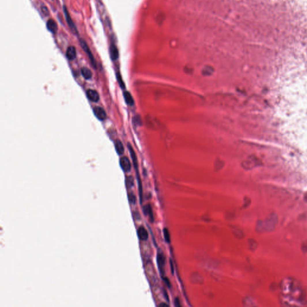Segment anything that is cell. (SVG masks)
<instances>
[{"mask_svg": "<svg viewBox=\"0 0 307 307\" xmlns=\"http://www.w3.org/2000/svg\"><path fill=\"white\" fill-rule=\"evenodd\" d=\"M79 42H80V44L81 47L82 48V49H83V50H84V52H85V53L87 54L89 60H90L91 61V63L92 64V65H93V67H94V68H96V62L95 61L94 59V58L93 55V54L91 51L90 50V49H89V48L88 47L87 43H86V42L84 40V39H80L79 40Z\"/></svg>", "mask_w": 307, "mask_h": 307, "instance_id": "obj_1", "label": "cell"}, {"mask_svg": "<svg viewBox=\"0 0 307 307\" xmlns=\"http://www.w3.org/2000/svg\"><path fill=\"white\" fill-rule=\"evenodd\" d=\"M63 9H64V15H65V19H66V21L67 22V24H68L69 28H70L71 31H72V33L75 34V35H78V29L76 28V25H74L73 21L72 20L71 18V16L70 15V14L69 13V11L68 10H67V9L66 8L65 6H64L63 7Z\"/></svg>", "mask_w": 307, "mask_h": 307, "instance_id": "obj_2", "label": "cell"}, {"mask_svg": "<svg viewBox=\"0 0 307 307\" xmlns=\"http://www.w3.org/2000/svg\"><path fill=\"white\" fill-rule=\"evenodd\" d=\"M94 114L95 116L98 118L100 121H103L106 118V113L102 108L100 107H95L93 109Z\"/></svg>", "mask_w": 307, "mask_h": 307, "instance_id": "obj_3", "label": "cell"}, {"mask_svg": "<svg viewBox=\"0 0 307 307\" xmlns=\"http://www.w3.org/2000/svg\"><path fill=\"white\" fill-rule=\"evenodd\" d=\"M120 166L122 169L125 172H129L131 170V165L130 160L127 157H123L120 159Z\"/></svg>", "mask_w": 307, "mask_h": 307, "instance_id": "obj_4", "label": "cell"}, {"mask_svg": "<svg viewBox=\"0 0 307 307\" xmlns=\"http://www.w3.org/2000/svg\"><path fill=\"white\" fill-rule=\"evenodd\" d=\"M86 95L88 99L93 102H97L100 99V96L97 91L93 89H88L86 91Z\"/></svg>", "mask_w": 307, "mask_h": 307, "instance_id": "obj_5", "label": "cell"}, {"mask_svg": "<svg viewBox=\"0 0 307 307\" xmlns=\"http://www.w3.org/2000/svg\"><path fill=\"white\" fill-rule=\"evenodd\" d=\"M157 263H158V266L160 272L161 274H163L164 267V264H165V257H164L163 254L161 253H158V254H157Z\"/></svg>", "mask_w": 307, "mask_h": 307, "instance_id": "obj_6", "label": "cell"}, {"mask_svg": "<svg viewBox=\"0 0 307 307\" xmlns=\"http://www.w3.org/2000/svg\"><path fill=\"white\" fill-rule=\"evenodd\" d=\"M46 27L48 30L53 34H55L58 30V25L56 22L53 19H49L46 23Z\"/></svg>", "mask_w": 307, "mask_h": 307, "instance_id": "obj_7", "label": "cell"}, {"mask_svg": "<svg viewBox=\"0 0 307 307\" xmlns=\"http://www.w3.org/2000/svg\"><path fill=\"white\" fill-rule=\"evenodd\" d=\"M66 56L69 60L72 61L76 58V50L73 46H69L66 51Z\"/></svg>", "mask_w": 307, "mask_h": 307, "instance_id": "obj_8", "label": "cell"}, {"mask_svg": "<svg viewBox=\"0 0 307 307\" xmlns=\"http://www.w3.org/2000/svg\"><path fill=\"white\" fill-rule=\"evenodd\" d=\"M138 235L139 238L142 241H146L148 238V231L143 226H140L138 229Z\"/></svg>", "mask_w": 307, "mask_h": 307, "instance_id": "obj_9", "label": "cell"}, {"mask_svg": "<svg viewBox=\"0 0 307 307\" xmlns=\"http://www.w3.org/2000/svg\"><path fill=\"white\" fill-rule=\"evenodd\" d=\"M143 211H144V214L146 216H149V219L151 220V221H153L154 216H153V212H152V209L151 206L149 204H148L144 206L143 208Z\"/></svg>", "mask_w": 307, "mask_h": 307, "instance_id": "obj_10", "label": "cell"}, {"mask_svg": "<svg viewBox=\"0 0 307 307\" xmlns=\"http://www.w3.org/2000/svg\"><path fill=\"white\" fill-rule=\"evenodd\" d=\"M110 56L111 59L113 61L116 60V59H117L119 56L118 50L117 48L116 47V46L113 44H111V46L110 47Z\"/></svg>", "mask_w": 307, "mask_h": 307, "instance_id": "obj_11", "label": "cell"}, {"mask_svg": "<svg viewBox=\"0 0 307 307\" xmlns=\"http://www.w3.org/2000/svg\"><path fill=\"white\" fill-rule=\"evenodd\" d=\"M81 73H82V75L83 76V77L86 80L90 79L93 76V74H92L91 71L89 69L86 68V67H83V68H82Z\"/></svg>", "mask_w": 307, "mask_h": 307, "instance_id": "obj_12", "label": "cell"}, {"mask_svg": "<svg viewBox=\"0 0 307 307\" xmlns=\"http://www.w3.org/2000/svg\"><path fill=\"white\" fill-rule=\"evenodd\" d=\"M115 149H116L117 153L119 155L123 154L124 152V147L122 142L120 140H117L115 143Z\"/></svg>", "mask_w": 307, "mask_h": 307, "instance_id": "obj_13", "label": "cell"}, {"mask_svg": "<svg viewBox=\"0 0 307 307\" xmlns=\"http://www.w3.org/2000/svg\"><path fill=\"white\" fill-rule=\"evenodd\" d=\"M124 97L126 103L129 106H133L134 104V100L131 94L128 91H125L124 93Z\"/></svg>", "mask_w": 307, "mask_h": 307, "instance_id": "obj_14", "label": "cell"}, {"mask_svg": "<svg viewBox=\"0 0 307 307\" xmlns=\"http://www.w3.org/2000/svg\"><path fill=\"white\" fill-rule=\"evenodd\" d=\"M212 72H213V69L209 66L205 67V68L203 69V70H202V73H203L204 76L211 75V74L212 73Z\"/></svg>", "mask_w": 307, "mask_h": 307, "instance_id": "obj_15", "label": "cell"}, {"mask_svg": "<svg viewBox=\"0 0 307 307\" xmlns=\"http://www.w3.org/2000/svg\"><path fill=\"white\" fill-rule=\"evenodd\" d=\"M134 185V179L132 176H128L126 178V186L128 189H130Z\"/></svg>", "mask_w": 307, "mask_h": 307, "instance_id": "obj_16", "label": "cell"}, {"mask_svg": "<svg viewBox=\"0 0 307 307\" xmlns=\"http://www.w3.org/2000/svg\"><path fill=\"white\" fill-rule=\"evenodd\" d=\"M163 234H164V239H165V241L169 243L170 242V233H169V231L166 228H164L163 229Z\"/></svg>", "mask_w": 307, "mask_h": 307, "instance_id": "obj_17", "label": "cell"}, {"mask_svg": "<svg viewBox=\"0 0 307 307\" xmlns=\"http://www.w3.org/2000/svg\"><path fill=\"white\" fill-rule=\"evenodd\" d=\"M129 200L131 204H135L136 201V197L133 193H129L128 194Z\"/></svg>", "mask_w": 307, "mask_h": 307, "instance_id": "obj_18", "label": "cell"}, {"mask_svg": "<svg viewBox=\"0 0 307 307\" xmlns=\"http://www.w3.org/2000/svg\"><path fill=\"white\" fill-rule=\"evenodd\" d=\"M117 79H118V81L119 82V85H120V86L122 88H125L124 84V82H123V81L122 80L121 75L119 73H117Z\"/></svg>", "mask_w": 307, "mask_h": 307, "instance_id": "obj_19", "label": "cell"}, {"mask_svg": "<svg viewBox=\"0 0 307 307\" xmlns=\"http://www.w3.org/2000/svg\"><path fill=\"white\" fill-rule=\"evenodd\" d=\"M41 10L42 12V13H43V14H44L45 16H48L49 15V10H48V9L47 8V7H46L45 5H42L41 7Z\"/></svg>", "mask_w": 307, "mask_h": 307, "instance_id": "obj_20", "label": "cell"}, {"mask_svg": "<svg viewBox=\"0 0 307 307\" xmlns=\"http://www.w3.org/2000/svg\"><path fill=\"white\" fill-rule=\"evenodd\" d=\"M175 305L176 306H181V304L179 303V301L178 298H176L175 301Z\"/></svg>", "mask_w": 307, "mask_h": 307, "instance_id": "obj_21", "label": "cell"}, {"mask_svg": "<svg viewBox=\"0 0 307 307\" xmlns=\"http://www.w3.org/2000/svg\"><path fill=\"white\" fill-rule=\"evenodd\" d=\"M159 306H169V305H167V304H164V303L163 304H163H160Z\"/></svg>", "mask_w": 307, "mask_h": 307, "instance_id": "obj_22", "label": "cell"}]
</instances>
